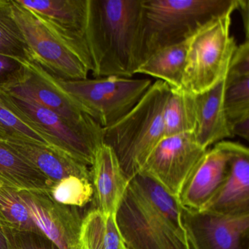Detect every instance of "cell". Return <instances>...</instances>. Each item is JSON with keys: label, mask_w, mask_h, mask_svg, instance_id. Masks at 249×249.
<instances>
[{"label": "cell", "mask_w": 249, "mask_h": 249, "mask_svg": "<svg viewBox=\"0 0 249 249\" xmlns=\"http://www.w3.org/2000/svg\"><path fill=\"white\" fill-rule=\"evenodd\" d=\"M178 198L151 178L130 179L114 219L126 249H190Z\"/></svg>", "instance_id": "obj_1"}, {"label": "cell", "mask_w": 249, "mask_h": 249, "mask_svg": "<svg viewBox=\"0 0 249 249\" xmlns=\"http://www.w3.org/2000/svg\"><path fill=\"white\" fill-rule=\"evenodd\" d=\"M141 0H88L87 46L94 78H132L138 67Z\"/></svg>", "instance_id": "obj_2"}, {"label": "cell", "mask_w": 249, "mask_h": 249, "mask_svg": "<svg viewBox=\"0 0 249 249\" xmlns=\"http://www.w3.org/2000/svg\"><path fill=\"white\" fill-rule=\"evenodd\" d=\"M240 0H141L138 66L160 49L189 40Z\"/></svg>", "instance_id": "obj_3"}, {"label": "cell", "mask_w": 249, "mask_h": 249, "mask_svg": "<svg viewBox=\"0 0 249 249\" xmlns=\"http://www.w3.org/2000/svg\"><path fill=\"white\" fill-rule=\"evenodd\" d=\"M170 90L157 80L127 114L104 129V144L113 150L129 180L164 137L163 110Z\"/></svg>", "instance_id": "obj_4"}, {"label": "cell", "mask_w": 249, "mask_h": 249, "mask_svg": "<svg viewBox=\"0 0 249 249\" xmlns=\"http://www.w3.org/2000/svg\"><path fill=\"white\" fill-rule=\"evenodd\" d=\"M231 9L199 29L188 42L182 89L199 95L225 81L237 45L231 35Z\"/></svg>", "instance_id": "obj_5"}, {"label": "cell", "mask_w": 249, "mask_h": 249, "mask_svg": "<svg viewBox=\"0 0 249 249\" xmlns=\"http://www.w3.org/2000/svg\"><path fill=\"white\" fill-rule=\"evenodd\" d=\"M55 78L81 108L103 129L127 114L152 84L149 78L117 76L81 81Z\"/></svg>", "instance_id": "obj_6"}, {"label": "cell", "mask_w": 249, "mask_h": 249, "mask_svg": "<svg viewBox=\"0 0 249 249\" xmlns=\"http://www.w3.org/2000/svg\"><path fill=\"white\" fill-rule=\"evenodd\" d=\"M25 65L24 78L5 91L31 99L56 113L96 148L104 144V129L81 108L56 78L33 62Z\"/></svg>", "instance_id": "obj_7"}, {"label": "cell", "mask_w": 249, "mask_h": 249, "mask_svg": "<svg viewBox=\"0 0 249 249\" xmlns=\"http://www.w3.org/2000/svg\"><path fill=\"white\" fill-rule=\"evenodd\" d=\"M0 103L39 134L53 149L91 167L97 148L65 120L31 99L0 91Z\"/></svg>", "instance_id": "obj_8"}, {"label": "cell", "mask_w": 249, "mask_h": 249, "mask_svg": "<svg viewBox=\"0 0 249 249\" xmlns=\"http://www.w3.org/2000/svg\"><path fill=\"white\" fill-rule=\"evenodd\" d=\"M11 2L14 18L25 37L31 62L62 81L87 79L89 71L78 56L33 11L20 4L18 0Z\"/></svg>", "instance_id": "obj_9"}, {"label": "cell", "mask_w": 249, "mask_h": 249, "mask_svg": "<svg viewBox=\"0 0 249 249\" xmlns=\"http://www.w3.org/2000/svg\"><path fill=\"white\" fill-rule=\"evenodd\" d=\"M207 150L198 143L194 132L164 137L151 151L139 173L178 197L185 180Z\"/></svg>", "instance_id": "obj_10"}, {"label": "cell", "mask_w": 249, "mask_h": 249, "mask_svg": "<svg viewBox=\"0 0 249 249\" xmlns=\"http://www.w3.org/2000/svg\"><path fill=\"white\" fill-rule=\"evenodd\" d=\"M33 11L89 72L92 61L86 38L88 0H18Z\"/></svg>", "instance_id": "obj_11"}, {"label": "cell", "mask_w": 249, "mask_h": 249, "mask_svg": "<svg viewBox=\"0 0 249 249\" xmlns=\"http://www.w3.org/2000/svg\"><path fill=\"white\" fill-rule=\"evenodd\" d=\"M190 249H249V214L227 215L183 208Z\"/></svg>", "instance_id": "obj_12"}, {"label": "cell", "mask_w": 249, "mask_h": 249, "mask_svg": "<svg viewBox=\"0 0 249 249\" xmlns=\"http://www.w3.org/2000/svg\"><path fill=\"white\" fill-rule=\"evenodd\" d=\"M235 142L223 141L208 148L185 180L178 200L183 208L202 210L224 183Z\"/></svg>", "instance_id": "obj_13"}, {"label": "cell", "mask_w": 249, "mask_h": 249, "mask_svg": "<svg viewBox=\"0 0 249 249\" xmlns=\"http://www.w3.org/2000/svg\"><path fill=\"white\" fill-rule=\"evenodd\" d=\"M21 194L33 221L58 249H72L79 243L83 218L77 208L57 203L49 192Z\"/></svg>", "instance_id": "obj_14"}, {"label": "cell", "mask_w": 249, "mask_h": 249, "mask_svg": "<svg viewBox=\"0 0 249 249\" xmlns=\"http://www.w3.org/2000/svg\"><path fill=\"white\" fill-rule=\"evenodd\" d=\"M203 211L227 215L249 214V151L236 143L224 183Z\"/></svg>", "instance_id": "obj_15"}, {"label": "cell", "mask_w": 249, "mask_h": 249, "mask_svg": "<svg viewBox=\"0 0 249 249\" xmlns=\"http://www.w3.org/2000/svg\"><path fill=\"white\" fill-rule=\"evenodd\" d=\"M91 167L95 209L106 216L114 215L129 180L116 154L106 144L97 148Z\"/></svg>", "instance_id": "obj_16"}, {"label": "cell", "mask_w": 249, "mask_h": 249, "mask_svg": "<svg viewBox=\"0 0 249 249\" xmlns=\"http://www.w3.org/2000/svg\"><path fill=\"white\" fill-rule=\"evenodd\" d=\"M2 142L53 183L71 176L91 178L89 166L66 157L49 145L28 141Z\"/></svg>", "instance_id": "obj_17"}, {"label": "cell", "mask_w": 249, "mask_h": 249, "mask_svg": "<svg viewBox=\"0 0 249 249\" xmlns=\"http://www.w3.org/2000/svg\"><path fill=\"white\" fill-rule=\"evenodd\" d=\"M224 88L225 81L212 89L195 96L196 122L194 133L198 143L205 149L233 138L224 110Z\"/></svg>", "instance_id": "obj_18"}, {"label": "cell", "mask_w": 249, "mask_h": 249, "mask_svg": "<svg viewBox=\"0 0 249 249\" xmlns=\"http://www.w3.org/2000/svg\"><path fill=\"white\" fill-rule=\"evenodd\" d=\"M0 184L18 192H49L53 183L0 141Z\"/></svg>", "instance_id": "obj_19"}, {"label": "cell", "mask_w": 249, "mask_h": 249, "mask_svg": "<svg viewBox=\"0 0 249 249\" xmlns=\"http://www.w3.org/2000/svg\"><path fill=\"white\" fill-rule=\"evenodd\" d=\"M189 40L157 51L138 66L135 75L157 78L172 89H181Z\"/></svg>", "instance_id": "obj_20"}, {"label": "cell", "mask_w": 249, "mask_h": 249, "mask_svg": "<svg viewBox=\"0 0 249 249\" xmlns=\"http://www.w3.org/2000/svg\"><path fill=\"white\" fill-rule=\"evenodd\" d=\"M196 122L195 96L182 89H170L163 110V138L194 132Z\"/></svg>", "instance_id": "obj_21"}, {"label": "cell", "mask_w": 249, "mask_h": 249, "mask_svg": "<svg viewBox=\"0 0 249 249\" xmlns=\"http://www.w3.org/2000/svg\"><path fill=\"white\" fill-rule=\"evenodd\" d=\"M79 241L85 249H126L114 215L106 216L97 209L83 218Z\"/></svg>", "instance_id": "obj_22"}, {"label": "cell", "mask_w": 249, "mask_h": 249, "mask_svg": "<svg viewBox=\"0 0 249 249\" xmlns=\"http://www.w3.org/2000/svg\"><path fill=\"white\" fill-rule=\"evenodd\" d=\"M0 228L12 231L42 233L32 218L21 192L2 184H0Z\"/></svg>", "instance_id": "obj_23"}, {"label": "cell", "mask_w": 249, "mask_h": 249, "mask_svg": "<svg viewBox=\"0 0 249 249\" xmlns=\"http://www.w3.org/2000/svg\"><path fill=\"white\" fill-rule=\"evenodd\" d=\"M0 54L31 62L28 46L13 12L11 0H0Z\"/></svg>", "instance_id": "obj_24"}, {"label": "cell", "mask_w": 249, "mask_h": 249, "mask_svg": "<svg viewBox=\"0 0 249 249\" xmlns=\"http://www.w3.org/2000/svg\"><path fill=\"white\" fill-rule=\"evenodd\" d=\"M49 194L55 202L61 205L83 208L94 198L91 178L68 176L53 183Z\"/></svg>", "instance_id": "obj_25"}, {"label": "cell", "mask_w": 249, "mask_h": 249, "mask_svg": "<svg viewBox=\"0 0 249 249\" xmlns=\"http://www.w3.org/2000/svg\"><path fill=\"white\" fill-rule=\"evenodd\" d=\"M224 106L230 131L234 124L249 119V76L231 81L225 80Z\"/></svg>", "instance_id": "obj_26"}, {"label": "cell", "mask_w": 249, "mask_h": 249, "mask_svg": "<svg viewBox=\"0 0 249 249\" xmlns=\"http://www.w3.org/2000/svg\"><path fill=\"white\" fill-rule=\"evenodd\" d=\"M28 141L50 146L37 132L0 103V141Z\"/></svg>", "instance_id": "obj_27"}, {"label": "cell", "mask_w": 249, "mask_h": 249, "mask_svg": "<svg viewBox=\"0 0 249 249\" xmlns=\"http://www.w3.org/2000/svg\"><path fill=\"white\" fill-rule=\"evenodd\" d=\"M2 230L6 249H58L42 233Z\"/></svg>", "instance_id": "obj_28"}, {"label": "cell", "mask_w": 249, "mask_h": 249, "mask_svg": "<svg viewBox=\"0 0 249 249\" xmlns=\"http://www.w3.org/2000/svg\"><path fill=\"white\" fill-rule=\"evenodd\" d=\"M25 63L18 59L0 54V91L19 82L25 75Z\"/></svg>", "instance_id": "obj_29"}, {"label": "cell", "mask_w": 249, "mask_h": 249, "mask_svg": "<svg viewBox=\"0 0 249 249\" xmlns=\"http://www.w3.org/2000/svg\"><path fill=\"white\" fill-rule=\"evenodd\" d=\"M249 76V41L238 45L231 58L226 81Z\"/></svg>", "instance_id": "obj_30"}, {"label": "cell", "mask_w": 249, "mask_h": 249, "mask_svg": "<svg viewBox=\"0 0 249 249\" xmlns=\"http://www.w3.org/2000/svg\"><path fill=\"white\" fill-rule=\"evenodd\" d=\"M231 133L233 138L235 135L243 138L246 141L249 139V118L243 119L234 124L231 127Z\"/></svg>", "instance_id": "obj_31"}, {"label": "cell", "mask_w": 249, "mask_h": 249, "mask_svg": "<svg viewBox=\"0 0 249 249\" xmlns=\"http://www.w3.org/2000/svg\"><path fill=\"white\" fill-rule=\"evenodd\" d=\"M249 0H240L237 10L240 11L242 18H243L245 33H246V40H249Z\"/></svg>", "instance_id": "obj_32"}, {"label": "cell", "mask_w": 249, "mask_h": 249, "mask_svg": "<svg viewBox=\"0 0 249 249\" xmlns=\"http://www.w3.org/2000/svg\"><path fill=\"white\" fill-rule=\"evenodd\" d=\"M0 249H6V242L1 228H0Z\"/></svg>", "instance_id": "obj_33"}, {"label": "cell", "mask_w": 249, "mask_h": 249, "mask_svg": "<svg viewBox=\"0 0 249 249\" xmlns=\"http://www.w3.org/2000/svg\"><path fill=\"white\" fill-rule=\"evenodd\" d=\"M84 249V246H83L82 245H81V243H80V241H79V243H78V244L77 245V246H75V247H74L73 249Z\"/></svg>", "instance_id": "obj_34"}]
</instances>
